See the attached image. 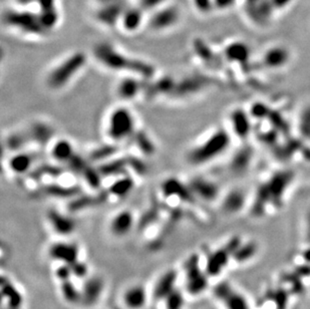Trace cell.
Here are the masks:
<instances>
[{"label":"cell","mask_w":310,"mask_h":309,"mask_svg":"<svg viewBox=\"0 0 310 309\" xmlns=\"http://www.w3.org/2000/svg\"><path fill=\"white\" fill-rule=\"evenodd\" d=\"M127 162H128V168H130V174L133 173L138 177H144L147 175L149 168L147 163L139 156H133V154H128Z\"/></svg>","instance_id":"obj_40"},{"label":"cell","mask_w":310,"mask_h":309,"mask_svg":"<svg viewBox=\"0 0 310 309\" xmlns=\"http://www.w3.org/2000/svg\"><path fill=\"white\" fill-rule=\"evenodd\" d=\"M138 128L137 119L133 111L128 107L122 105L110 112L105 132L109 142L120 145L130 142Z\"/></svg>","instance_id":"obj_5"},{"label":"cell","mask_w":310,"mask_h":309,"mask_svg":"<svg viewBox=\"0 0 310 309\" xmlns=\"http://www.w3.org/2000/svg\"><path fill=\"white\" fill-rule=\"evenodd\" d=\"M79 247L74 243L57 242L51 245L48 250V255L56 261L72 265L79 260Z\"/></svg>","instance_id":"obj_19"},{"label":"cell","mask_w":310,"mask_h":309,"mask_svg":"<svg viewBox=\"0 0 310 309\" xmlns=\"http://www.w3.org/2000/svg\"><path fill=\"white\" fill-rule=\"evenodd\" d=\"M258 244L255 241H247L239 244L237 249L235 250L232 260H234L238 264H244L246 262H250L256 254L258 253Z\"/></svg>","instance_id":"obj_33"},{"label":"cell","mask_w":310,"mask_h":309,"mask_svg":"<svg viewBox=\"0 0 310 309\" xmlns=\"http://www.w3.org/2000/svg\"><path fill=\"white\" fill-rule=\"evenodd\" d=\"M72 275V271H71V267L68 264H64L62 263V265H61L59 268H57L56 270V276L57 278L62 282L65 280H69L70 277Z\"/></svg>","instance_id":"obj_44"},{"label":"cell","mask_w":310,"mask_h":309,"mask_svg":"<svg viewBox=\"0 0 310 309\" xmlns=\"http://www.w3.org/2000/svg\"><path fill=\"white\" fill-rule=\"evenodd\" d=\"M147 291L143 285H133L123 294V302L127 309H143L147 303Z\"/></svg>","instance_id":"obj_27"},{"label":"cell","mask_w":310,"mask_h":309,"mask_svg":"<svg viewBox=\"0 0 310 309\" xmlns=\"http://www.w3.org/2000/svg\"><path fill=\"white\" fill-rule=\"evenodd\" d=\"M230 145V133L224 127H217L187 151L186 161L193 167L206 166L220 158Z\"/></svg>","instance_id":"obj_3"},{"label":"cell","mask_w":310,"mask_h":309,"mask_svg":"<svg viewBox=\"0 0 310 309\" xmlns=\"http://www.w3.org/2000/svg\"><path fill=\"white\" fill-rule=\"evenodd\" d=\"M229 123L232 133L239 140H245L250 133L249 115L243 110H234L230 113Z\"/></svg>","instance_id":"obj_24"},{"label":"cell","mask_w":310,"mask_h":309,"mask_svg":"<svg viewBox=\"0 0 310 309\" xmlns=\"http://www.w3.org/2000/svg\"><path fill=\"white\" fill-rule=\"evenodd\" d=\"M135 185V179L130 174L117 177L108 189V195L114 196L119 199L125 198L132 193Z\"/></svg>","instance_id":"obj_28"},{"label":"cell","mask_w":310,"mask_h":309,"mask_svg":"<svg viewBox=\"0 0 310 309\" xmlns=\"http://www.w3.org/2000/svg\"><path fill=\"white\" fill-rule=\"evenodd\" d=\"M103 288V283L100 279L93 277L89 279L83 287L82 290V300H84L87 304H91L95 302Z\"/></svg>","instance_id":"obj_34"},{"label":"cell","mask_w":310,"mask_h":309,"mask_svg":"<svg viewBox=\"0 0 310 309\" xmlns=\"http://www.w3.org/2000/svg\"><path fill=\"white\" fill-rule=\"evenodd\" d=\"M148 82L136 75L125 74L117 84L116 94L124 102L133 101L140 95H143Z\"/></svg>","instance_id":"obj_10"},{"label":"cell","mask_w":310,"mask_h":309,"mask_svg":"<svg viewBox=\"0 0 310 309\" xmlns=\"http://www.w3.org/2000/svg\"><path fill=\"white\" fill-rule=\"evenodd\" d=\"M144 12L145 11L140 6L125 7L121 17L120 27L127 33L138 31L145 21Z\"/></svg>","instance_id":"obj_25"},{"label":"cell","mask_w":310,"mask_h":309,"mask_svg":"<svg viewBox=\"0 0 310 309\" xmlns=\"http://www.w3.org/2000/svg\"><path fill=\"white\" fill-rule=\"evenodd\" d=\"M214 295L225 309H251L246 297L227 282H222L215 287Z\"/></svg>","instance_id":"obj_12"},{"label":"cell","mask_w":310,"mask_h":309,"mask_svg":"<svg viewBox=\"0 0 310 309\" xmlns=\"http://www.w3.org/2000/svg\"><path fill=\"white\" fill-rule=\"evenodd\" d=\"M186 272V290L189 294L197 296L208 287L209 276L200 266V258L197 254H192L184 266Z\"/></svg>","instance_id":"obj_7"},{"label":"cell","mask_w":310,"mask_h":309,"mask_svg":"<svg viewBox=\"0 0 310 309\" xmlns=\"http://www.w3.org/2000/svg\"><path fill=\"white\" fill-rule=\"evenodd\" d=\"M262 61L268 68H282L290 61V51L283 46H272L264 51Z\"/></svg>","instance_id":"obj_23"},{"label":"cell","mask_w":310,"mask_h":309,"mask_svg":"<svg viewBox=\"0 0 310 309\" xmlns=\"http://www.w3.org/2000/svg\"><path fill=\"white\" fill-rule=\"evenodd\" d=\"M48 148L50 158L59 165H66L76 154L72 143L64 138L56 139Z\"/></svg>","instance_id":"obj_20"},{"label":"cell","mask_w":310,"mask_h":309,"mask_svg":"<svg viewBox=\"0 0 310 309\" xmlns=\"http://www.w3.org/2000/svg\"><path fill=\"white\" fill-rule=\"evenodd\" d=\"M81 177L84 180V182L87 184V186L93 191H99V189L102 186L103 179H105L100 174L97 166H94L93 163H91L88 166V168L85 170Z\"/></svg>","instance_id":"obj_35"},{"label":"cell","mask_w":310,"mask_h":309,"mask_svg":"<svg viewBox=\"0 0 310 309\" xmlns=\"http://www.w3.org/2000/svg\"><path fill=\"white\" fill-rule=\"evenodd\" d=\"M31 144L27 128L24 130H17L9 133L4 141L5 148L11 153H17L25 151L27 147Z\"/></svg>","instance_id":"obj_32"},{"label":"cell","mask_w":310,"mask_h":309,"mask_svg":"<svg viewBox=\"0 0 310 309\" xmlns=\"http://www.w3.org/2000/svg\"><path fill=\"white\" fill-rule=\"evenodd\" d=\"M34 162L33 154L27 151L13 153L7 161V169L16 177L25 176L33 170Z\"/></svg>","instance_id":"obj_18"},{"label":"cell","mask_w":310,"mask_h":309,"mask_svg":"<svg viewBox=\"0 0 310 309\" xmlns=\"http://www.w3.org/2000/svg\"><path fill=\"white\" fill-rule=\"evenodd\" d=\"M162 195L166 198H177L179 202H192L196 198L189 184L181 181L177 177H168L161 184Z\"/></svg>","instance_id":"obj_15"},{"label":"cell","mask_w":310,"mask_h":309,"mask_svg":"<svg viewBox=\"0 0 310 309\" xmlns=\"http://www.w3.org/2000/svg\"><path fill=\"white\" fill-rule=\"evenodd\" d=\"M245 203L246 199L243 192L234 189L225 194L221 202V207L227 214H236L241 211Z\"/></svg>","instance_id":"obj_31"},{"label":"cell","mask_w":310,"mask_h":309,"mask_svg":"<svg viewBox=\"0 0 310 309\" xmlns=\"http://www.w3.org/2000/svg\"><path fill=\"white\" fill-rule=\"evenodd\" d=\"M93 57L103 68L114 72L136 75L145 81H151L156 77L157 68L153 63L126 55L108 41L95 43L93 48Z\"/></svg>","instance_id":"obj_1"},{"label":"cell","mask_w":310,"mask_h":309,"mask_svg":"<svg viewBox=\"0 0 310 309\" xmlns=\"http://www.w3.org/2000/svg\"><path fill=\"white\" fill-rule=\"evenodd\" d=\"M135 224V217L132 211L128 209L118 212L111 219L109 229L112 235L116 237H124L130 233Z\"/></svg>","instance_id":"obj_21"},{"label":"cell","mask_w":310,"mask_h":309,"mask_svg":"<svg viewBox=\"0 0 310 309\" xmlns=\"http://www.w3.org/2000/svg\"><path fill=\"white\" fill-rule=\"evenodd\" d=\"M236 3V0H214V7L219 10H227Z\"/></svg>","instance_id":"obj_46"},{"label":"cell","mask_w":310,"mask_h":309,"mask_svg":"<svg viewBox=\"0 0 310 309\" xmlns=\"http://www.w3.org/2000/svg\"><path fill=\"white\" fill-rule=\"evenodd\" d=\"M165 0H141L140 7L146 11V10H156L159 9L160 6L162 7Z\"/></svg>","instance_id":"obj_45"},{"label":"cell","mask_w":310,"mask_h":309,"mask_svg":"<svg viewBox=\"0 0 310 309\" xmlns=\"http://www.w3.org/2000/svg\"><path fill=\"white\" fill-rule=\"evenodd\" d=\"M211 86L208 77L200 73H191L177 80L174 92L171 96L175 99H185L193 97Z\"/></svg>","instance_id":"obj_8"},{"label":"cell","mask_w":310,"mask_h":309,"mask_svg":"<svg viewBox=\"0 0 310 309\" xmlns=\"http://www.w3.org/2000/svg\"><path fill=\"white\" fill-rule=\"evenodd\" d=\"M291 2H292V0H271V3L275 10H280V9L285 8Z\"/></svg>","instance_id":"obj_48"},{"label":"cell","mask_w":310,"mask_h":309,"mask_svg":"<svg viewBox=\"0 0 310 309\" xmlns=\"http://www.w3.org/2000/svg\"><path fill=\"white\" fill-rule=\"evenodd\" d=\"M242 240L238 237H233L226 245L211 252L207 257L205 271L209 277L219 276L223 270L229 265L232 257Z\"/></svg>","instance_id":"obj_6"},{"label":"cell","mask_w":310,"mask_h":309,"mask_svg":"<svg viewBox=\"0 0 310 309\" xmlns=\"http://www.w3.org/2000/svg\"><path fill=\"white\" fill-rule=\"evenodd\" d=\"M6 21L9 27L27 34L41 36L47 32L42 27L38 15H31L27 12H13L7 14Z\"/></svg>","instance_id":"obj_9"},{"label":"cell","mask_w":310,"mask_h":309,"mask_svg":"<svg viewBox=\"0 0 310 309\" xmlns=\"http://www.w3.org/2000/svg\"><path fill=\"white\" fill-rule=\"evenodd\" d=\"M71 271H72V276H75L77 278H84L88 275L89 273V268L88 266L84 263L77 260L75 263L70 265Z\"/></svg>","instance_id":"obj_43"},{"label":"cell","mask_w":310,"mask_h":309,"mask_svg":"<svg viewBox=\"0 0 310 309\" xmlns=\"http://www.w3.org/2000/svg\"><path fill=\"white\" fill-rule=\"evenodd\" d=\"M177 80L172 75H163L159 79L149 81L146 85L143 96L144 98L152 101L163 96H171L174 92Z\"/></svg>","instance_id":"obj_16"},{"label":"cell","mask_w":310,"mask_h":309,"mask_svg":"<svg viewBox=\"0 0 310 309\" xmlns=\"http://www.w3.org/2000/svg\"><path fill=\"white\" fill-rule=\"evenodd\" d=\"M166 309H183L184 306V297L183 294L179 291V289H175L166 299Z\"/></svg>","instance_id":"obj_41"},{"label":"cell","mask_w":310,"mask_h":309,"mask_svg":"<svg viewBox=\"0 0 310 309\" xmlns=\"http://www.w3.org/2000/svg\"><path fill=\"white\" fill-rule=\"evenodd\" d=\"M46 219L55 233L61 236H68L75 230L74 220L56 209H49L47 211Z\"/></svg>","instance_id":"obj_22"},{"label":"cell","mask_w":310,"mask_h":309,"mask_svg":"<svg viewBox=\"0 0 310 309\" xmlns=\"http://www.w3.org/2000/svg\"><path fill=\"white\" fill-rule=\"evenodd\" d=\"M180 20V11L176 6H166L156 9L148 20L151 31L160 32L173 29Z\"/></svg>","instance_id":"obj_11"},{"label":"cell","mask_w":310,"mask_h":309,"mask_svg":"<svg viewBox=\"0 0 310 309\" xmlns=\"http://www.w3.org/2000/svg\"><path fill=\"white\" fill-rule=\"evenodd\" d=\"M193 51L194 54L198 57L199 60H201L204 62H212L214 60V55L210 47H208L204 40L197 39L194 41L193 44Z\"/></svg>","instance_id":"obj_39"},{"label":"cell","mask_w":310,"mask_h":309,"mask_svg":"<svg viewBox=\"0 0 310 309\" xmlns=\"http://www.w3.org/2000/svg\"><path fill=\"white\" fill-rule=\"evenodd\" d=\"M292 182L290 173H280L269 177L257 189L252 205L251 214L255 217L261 218L266 215H271L284 203V197L287 189Z\"/></svg>","instance_id":"obj_2"},{"label":"cell","mask_w":310,"mask_h":309,"mask_svg":"<svg viewBox=\"0 0 310 309\" xmlns=\"http://www.w3.org/2000/svg\"><path fill=\"white\" fill-rule=\"evenodd\" d=\"M245 11L254 23L265 27L275 11L271 0H245Z\"/></svg>","instance_id":"obj_14"},{"label":"cell","mask_w":310,"mask_h":309,"mask_svg":"<svg viewBox=\"0 0 310 309\" xmlns=\"http://www.w3.org/2000/svg\"><path fill=\"white\" fill-rule=\"evenodd\" d=\"M119 146L120 145H117L111 142L107 145L97 146L88 154L87 158L91 163L95 164V165L105 163L118 156V154L120 152Z\"/></svg>","instance_id":"obj_29"},{"label":"cell","mask_w":310,"mask_h":309,"mask_svg":"<svg viewBox=\"0 0 310 309\" xmlns=\"http://www.w3.org/2000/svg\"><path fill=\"white\" fill-rule=\"evenodd\" d=\"M31 142L39 148L49 147L56 139V130L48 122L45 121H33L27 127Z\"/></svg>","instance_id":"obj_17"},{"label":"cell","mask_w":310,"mask_h":309,"mask_svg":"<svg viewBox=\"0 0 310 309\" xmlns=\"http://www.w3.org/2000/svg\"><path fill=\"white\" fill-rule=\"evenodd\" d=\"M304 236L306 241L310 244V208L304 216Z\"/></svg>","instance_id":"obj_47"},{"label":"cell","mask_w":310,"mask_h":309,"mask_svg":"<svg viewBox=\"0 0 310 309\" xmlns=\"http://www.w3.org/2000/svg\"><path fill=\"white\" fill-rule=\"evenodd\" d=\"M88 63V56L81 50L67 55L51 67L44 76V85L50 91L66 88L79 75Z\"/></svg>","instance_id":"obj_4"},{"label":"cell","mask_w":310,"mask_h":309,"mask_svg":"<svg viewBox=\"0 0 310 309\" xmlns=\"http://www.w3.org/2000/svg\"><path fill=\"white\" fill-rule=\"evenodd\" d=\"M2 298L7 300V304L11 309H18L22 304V296L20 292L11 284L9 281H4L2 279Z\"/></svg>","instance_id":"obj_37"},{"label":"cell","mask_w":310,"mask_h":309,"mask_svg":"<svg viewBox=\"0 0 310 309\" xmlns=\"http://www.w3.org/2000/svg\"><path fill=\"white\" fill-rule=\"evenodd\" d=\"M42 193L46 196L55 198H68L77 195L79 190L75 187H69L66 185H61L57 183H50L42 187Z\"/></svg>","instance_id":"obj_36"},{"label":"cell","mask_w":310,"mask_h":309,"mask_svg":"<svg viewBox=\"0 0 310 309\" xmlns=\"http://www.w3.org/2000/svg\"><path fill=\"white\" fill-rule=\"evenodd\" d=\"M61 293L67 303H77L82 300V290H79L71 280H65L61 283Z\"/></svg>","instance_id":"obj_38"},{"label":"cell","mask_w":310,"mask_h":309,"mask_svg":"<svg viewBox=\"0 0 310 309\" xmlns=\"http://www.w3.org/2000/svg\"><path fill=\"white\" fill-rule=\"evenodd\" d=\"M130 142L144 157H153L157 152V145L154 139L143 130L138 128Z\"/></svg>","instance_id":"obj_30"},{"label":"cell","mask_w":310,"mask_h":309,"mask_svg":"<svg viewBox=\"0 0 310 309\" xmlns=\"http://www.w3.org/2000/svg\"><path fill=\"white\" fill-rule=\"evenodd\" d=\"M189 187L195 198L204 202H214L219 198L220 188L209 178L204 176H194L188 181Z\"/></svg>","instance_id":"obj_13"},{"label":"cell","mask_w":310,"mask_h":309,"mask_svg":"<svg viewBox=\"0 0 310 309\" xmlns=\"http://www.w3.org/2000/svg\"><path fill=\"white\" fill-rule=\"evenodd\" d=\"M195 8L201 13H208L214 7V0H193Z\"/></svg>","instance_id":"obj_42"},{"label":"cell","mask_w":310,"mask_h":309,"mask_svg":"<svg viewBox=\"0 0 310 309\" xmlns=\"http://www.w3.org/2000/svg\"><path fill=\"white\" fill-rule=\"evenodd\" d=\"M177 278L178 273L173 269L163 273L154 287V298L156 300H165L176 289Z\"/></svg>","instance_id":"obj_26"}]
</instances>
